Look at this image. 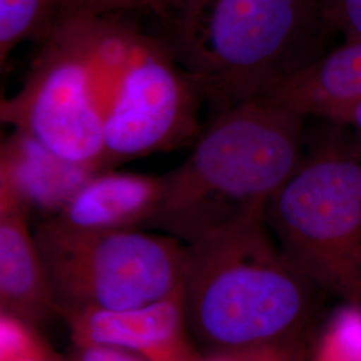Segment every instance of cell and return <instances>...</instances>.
<instances>
[{
  "instance_id": "cell-1",
  "label": "cell",
  "mask_w": 361,
  "mask_h": 361,
  "mask_svg": "<svg viewBox=\"0 0 361 361\" xmlns=\"http://www.w3.org/2000/svg\"><path fill=\"white\" fill-rule=\"evenodd\" d=\"M307 118L259 97L210 116L190 155L165 174L147 229L186 245L256 216L300 166Z\"/></svg>"
},
{
  "instance_id": "cell-2",
  "label": "cell",
  "mask_w": 361,
  "mask_h": 361,
  "mask_svg": "<svg viewBox=\"0 0 361 361\" xmlns=\"http://www.w3.org/2000/svg\"><path fill=\"white\" fill-rule=\"evenodd\" d=\"M186 249V320L207 353L240 355L310 335L316 288L284 257L265 216Z\"/></svg>"
},
{
  "instance_id": "cell-3",
  "label": "cell",
  "mask_w": 361,
  "mask_h": 361,
  "mask_svg": "<svg viewBox=\"0 0 361 361\" xmlns=\"http://www.w3.org/2000/svg\"><path fill=\"white\" fill-rule=\"evenodd\" d=\"M329 32L320 0H209L193 38L176 54L214 116L319 59Z\"/></svg>"
},
{
  "instance_id": "cell-4",
  "label": "cell",
  "mask_w": 361,
  "mask_h": 361,
  "mask_svg": "<svg viewBox=\"0 0 361 361\" xmlns=\"http://www.w3.org/2000/svg\"><path fill=\"white\" fill-rule=\"evenodd\" d=\"M265 221L310 284L361 307V153L355 140L313 145L271 195Z\"/></svg>"
},
{
  "instance_id": "cell-5",
  "label": "cell",
  "mask_w": 361,
  "mask_h": 361,
  "mask_svg": "<svg viewBox=\"0 0 361 361\" xmlns=\"http://www.w3.org/2000/svg\"><path fill=\"white\" fill-rule=\"evenodd\" d=\"M30 71L0 104L1 122L66 161L104 170V92L97 15L58 18Z\"/></svg>"
},
{
  "instance_id": "cell-6",
  "label": "cell",
  "mask_w": 361,
  "mask_h": 361,
  "mask_svg": "<svg viewBox=\"0 0 361 361\" xmlns=\"http://www.w3.org/2000/svg\"><path fill=\"white\" fill-rule=\"evenodd\" d=\"M34 233L59 317L140 308L183 293L188 249L169 234L78 231L54 219Z\"/></svg>"
},
{
  "instance_id": "cell-7",
  "label": "cell",
  "mask_w": 361,
  "mask_h": 361,
  "mask_svg": "<svg viewBox=\"0 0 361 361\" xmlns=\"http://www.w3.org/2000/svg\"><path fill=\"white\" fill-rule=\"evenodd\" d=\"M204 106L168 40L135 26L104 109V169L194 145Z\"/></svg>"
},
{
  "instance_id": "cell-8",
  "label": "cell",
  "mask_w": 361,
  "mask_h": 361,
  "mask_svg": "<svg viewBox=\"0 0 361 361\" xmlns=\"http://www.w3.org/2000/svg\"><path fill=\"white\" fill-rule=\"evenodd\" d=\"M73 345H110L149 361H166L188 348L183 293L129 310H83L62 316Z\"/></svg>"
},
{
  "instance_id": "cell-9",
  "label": "cell",
  "mask_w": 361,
  "mask_h": 361,
  "mask_svg": "<svg viewBox=\"0 0 361 361\" xmlns=\"http://www.w3.org/2000/svg\"><path fill=\"white\" fill-rule=\"evenodd\" d=\"M166 177L104 169L92 174L52 217L78 231L147 229L162 204Z\"/></svg>"
},
{
  "instance_id": "cell-10",
  "label": "cell",
  "mask_w": 361,
  "mask_h": 361,
  "mask_svg": "<svg viewBox=\"0 0 361 361\" xmlns=\"http://www.w3.org/2000/svg\"><path fill=\"white\" fill-rule=\"evenodd\" d=\"M28 212L0 190V310L38 326L59 316Z\"/></svg>"
},
{
  "instance_id": "cell-11",
  "label": "cell",
  "mask_w": 361,
  "mask_h": 361,
  "mask_svg": "<svg viewBox=\"0 0 361 361\" xmlns=\"http://www.w3.org/2000/svg\"><path fill=\"white\" fill-rule=\"evenodd\" d=\"M92 174L19 131L0 147V190L11 194L28 214L55 217Z\"/></svg>"
},
{
  "instance_id": "cell-12",
  "label": "cell",
  "mask_w": 361,
  "mask_h": 361,
  "mask_svg": "<svg viewBox=\"0 0 361 361\" xmlns=\"http://www.w3.org/2000/svg\"><path fill=\"white\" fill-rule=\"evenodd\" d=\"M262 97L305 118L335 123L343 113L361 104V42H344L325 52Z\"/></svg>"
},
{
  "instance_id": "cell-13",
  "label": "cell",
  "mask_w": 361,
  "mask_h": 361,
  "mask_svg": "<svg viewBox=\"0 0 361 361\" xmlns=\"http://www.w3.org/2000/svg\"><path fill=\"white\" fill-rule=\"evenodd\" d=\"M209 0H61L58 18L68 15L147 13L157 18L168 34L166 39L178 51L193 38L201 25ZM56 18V19H58Z\"/></svg>"
},
{
  "instance_id": "cell-14",
  "label": "cell",
  "mask_w": 361,
  "mask_h": 361,
  "mask_svg": "<svg viewBox=\"0 0 361 361\" xmlns=\"http://www.w3.org/2000/svg\"><path fill=\"white\" fill-rule=\"evenodd\" d=\"M61 0H0V63L22 43L42 42L58 18Z\"/></svg>"
},
{
  "instance_id": "cell-15",
  "label": "cell",
  "mask_w": 361,
  "mask_h": 361,
  "mask_svg": "<svg viewBox=\"0 0 361 361\" xmlns=\"http://www.w3.org/2000/svg\"><path fill=\"white\" fill-rule=\"evenodd\" d=\"M310 361H361V307L347 304L336 313Z\"/></svg>"
},
{
  "instance_id": "cell-16",
  "label": "cell",
  "mask_w": 361,
  "mask_h": 361,
  "mask_svg": "<svg viewBox=\"0 0 361 361\" xmlns=\"http://www.w3.org/2000/svg\"><path fill=\"white\" fill-rule=\"evenodd\" d=\"M328 28L345 42H361V0H320Z\"/></svg>"
},
{
  "instance_id": "cell-17",
  "label": "cell",
  "mask_w": 361,
  "mask_h": 361,
  "mask_svg": "<svg viewBox=\"0 0 361 361\" xmlns=\"http://www.w3.org/2000/svg\"><path fill=\"white\" fill-rule=\"evenodd\" d=\"M308 337L310 335L244 355L246 361H310Z\"/></svg>"
},
{
  "instance_id": "cell-18",
  "label": "cell",
  "mask_w": 361,
  "mask_h": 361,
  "mask_svg": "<svg viewBox=\"0 0 361 361\" xmlns=\"http://www.w3.org/2000/svg\"><path fill=\"white\" fill-rule=\"evenodd\" d=\"M67 361H149L141 355L110 345H74Z\"/></svg>"
},
{
  "instance_id": "cell-19",
  "label": "cell",
  "mask_w": 361,
  "mask_h": 361,
  "mask_svg": "<svg viewBox=\"0 0 361 361\" xmlns=\"http://www.w3.org/2000/svg\"><path fill=\"white\" fill-rule=\"evenodd\" d=\"M166 361H246L245 355H222V353H207V355H200L194 349H182L174 356H171Z\"/></svg>"
},
{
  "instance_id": "cell-20",
  "label": "cell",
  "mask_w": 361,
  "mask_h": 361,
  "mask_svg": "<svg viewBox=\"0 0 361 361\" xmlns=\"http://www.w3.org/2000/svg\"><path fill=\"white\" fill-rule=\"evenodd\" d=\"M335 123L337 125H347L350 126L355 131V142L357 149L361 153V104L353 106L352 109L347 110L345 113H343L341 116L337 118Z\"/></svg>"
},
{
  "instance_id": "cell-21",
  "label": "cell",
  "mask_w": 361,
  "mask_h": 361,
  "mask_svg": "<svg viewBox=\"0 0 361 361\" xmlns=\"http://www.w3.org/2000/svg\"><path fill=\"white\" fill-rule=\"evenodd\" d=\"M10 361H67V359H62L59 355H56L46 343L44 345H42L37 350Z\"/></svg>"
}]
</instances>
